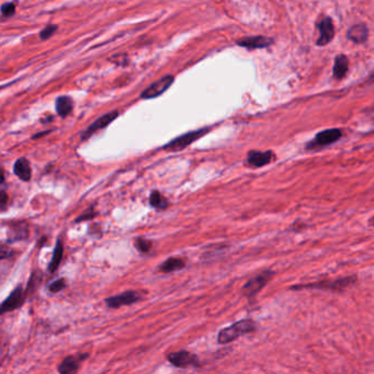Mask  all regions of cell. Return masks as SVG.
Returning <instances> with one entry per match:
<instances>
[{"label": "cell", "mask_w": 374, "mask_h": 374, "mask_svg": "<svg viewBox=\"0 0 374 374\" xmlns=\"http://www.w3.org/2000/svg\"><path fill=\"white\" fill-rule=\"evenodd\" d=\"M254 330H256L254 322H252V320H242L220 330L218 335V344H230L237 338L254 332Z\"/></svg>", "instance_id": "obj_1"}, {"label": "cell", "mask_w": 374, "mask_h": 374, "mask_svg": "<svg viewBox=\"0 0 374 374\" xmlns=\"http://www.w3.org/2000/svg\"><path fill=\"white\" fill-rule=\"evenodd\" d=\"M208 130H210L208 128H200V130H196V131H191V132L180 135L178 136V138L170 140L169 143H167L166 145H164L162 150H172V152L182 150L184 148H186V147H188L190 144L194 143V142L202 138L203 135H206L208 132Z\"/></svg>", "instance_id": "obj_2"}, {"label": "cell", "mask_w": 374, "mask_h": 374, "mask_svg": "<svg viewBox=\"0 0 374 374\" xmlns=\"http://www.w3.org/2000/svg\"><path fill=\"white\" fill-rule=\"evenodd\" d=\"M356 280L354 278H344V279H339L335 281H322L317 283H310V284L304 286H293V290H298V288H317V290H326V291H335L342 292L346 290L348 286H352Z\"/></svg>", "instance_id": "obj_3"}, {"label": "cell", "mask_w": 374, "mask_h": 374, "mask_svg": "<svg viewBox=\"0 0 374 374\" xmlns=\"http://www.w3.org/2000/svg\"><path fill=\"white\" fill-rule=\"evenodd\" d=\"M342 133L339 128L325 130V131H322L317 134L314 140L308 142V145H306V150H315L322 148V147H326L328 145L335 143V142H337L342 138Z\"/></svg>", "instance_id": "obj_4"}, {"label": "cell", "mask_w": 374, "mask_h": 374, "mask_svg": "<svg viewBox=\"0 0 374 374\" xmlns=\"http://www.w3.org/2000/svg\"><path fill=\"white\" fill-rule=\"evenodd\" d=\"M167 359L174 366L179 368V369L196 368L200 364V360L198 358V356L186 350H180L169 354L167 356Z\"/></svg>", "instance_id": "obj_5"}, {"label": "cell", "mask_w": 374, "mask_h": 374, "mask_svg": "<svg viewBox=\"0 0 374 374\" xmlns=\"http://www.w3.org/2000/svg\"><path fill=\"white\" fill-rule=\"evenodd\" d=\"M272 276H274V272L267 270L252 278V279L249 280L246 284L242 286V294L247 298L254 296L258 292L262 291L266 286V284L271 280Z\"/></svg>", "instance_id": "obj_6"}, {"label": "cell", "mask_w": 374, "mask_h": 374, "mask_svg": "<svg viewBox=\"0 0 374 374\" xmlns=\"http://www.w3.org/2000/svg\"><path fill=\"white\" fill-rule=\"evenodd\" d=\"M142 300V294L138 291H126L123 293L106 298L104 302L109 308H118L121 306L132 305Z\"/></svg>", "instance_id": "obj_7"}, {"label": "cell", "mask_w": 374, "mask_h": 374, "mask_svg": "<svg viewBox=\"0 0 374 374\" xmlns=\"http://www.w3.org/2000/svg\"><path fill=\"white\" fill-rule=\"evenodd\" d=\"M174 78L172 75H168L160 78V80H157L152 84H150V87H147L143 92L140 94V98L142 99H154L158 96L162 94L166 90L172 86L174 84Z\"/></svg>", "instance_id": "obj_8"}, {"label": "cell", "mask_w": 374, "mask_h": 374, "mask_svg": "<svg viewBox=\"0 0 374 374\" xmlns=\"http://www.w3.org/2000/svg\"><path fill=\"white\" fill-rule=\"evenodd\" d=\"M26 293H24V290H22L21 286H16L14 290L10 293V296L4 300L2 304V314L7 313V312L14 310L20 306L24 304V300H26Z\"/></svg>", "instance_id": "obj_9"}, {"label": "cell", "mask_w": 374, "mask_h": 374, "mask_svg": "<svg viewBox=\"0 0 374 374\" xmlns=\"http://www.w3.org/2000/svg\"><path fill=\"white\" fill-rule=\"evenodd\" d=\"M89 356L88 354H79L77 356H68L60 362L58 370L60 374L76 373L79 370L80 364Z\"/></svg>", "instance_id": "obj_10"}, {"label": "cell", "mask_w": 374, "mask_h": 374, "mask_svg": "<svg viewBox=\"0 0 374 374\" xmlns=\"http://www.w3.org/2000/svg\"><path fill=\"white\" fill-rule=\"evenodd\" d=\"M274 160V154L271 150L267 152H258L252 150L248 152L247 164L252 168H260L267 166Z\"/></svg>", "instance_id": "obj_11"}, {"label": "cell", "mask_w": 374, "mask_h": 374, "mask_svg": "<svg viewBox=\"0 0 374 374\" xmlns=\"http://www.w3.org/2000/svg\"><path fill=\"white\" fill-rule=\"evenodd\" d=\"M118 116V111H111L109 113H106V114H104L101 118H99L97 121H94L92 126H90L86 131L84 132L82 136V140H87L89 138L90 136H92V134L97 133L98 131H100V130L104 128L106 126H109V124L114 120V118H116Z\"/></svg>", "instance_id": "obj_12"}, {"label": "cell", "mask_w": 374, "mask_h": 374, "mask_svg": "<svg viewBox=\"0 0 374 374\" xmlns=\"http://www.w3.org/2000/svg\"><path fill=\"white\" fill-rule=\"evenodd\" d=\"M318 29L320 38L317 40V45H320V46H325V45L330 43L334 38V36H335V26H334L332 20L326 16V18H324L320 22Z\"/></svg>", "instance_id": "obj_13"}, {"label": "cell", "mask_w": 374, "mask_h": 374, "mask_svg": "<svg viewBox=\"0 0 374 374\" xmlns=\"http://www.w3.org/2000/svg\"><path fill=\"white\" fill-rule=\"evenodd\" d=\"M29 237V226L24 222H16L10 224L8 230V242L26 240Z\"/></svg>", "instance_id": "obj_14"}, {"label": "cell", "mask_w": 374, "mask_h": 374, "mask_svg": "<svg viewBox=\"0 0 374 374\" xmlns=\"http://www.w3.org/2000/svg\"><path fill=\"white\" fill-rule=\"evenodd\" d=\"M272 43H274V40L267 36H250L242 38L240 41H237V44L240 46L250 50L268 48Z\"/></svg>", "instance_id": "obj_15"}, {"label": "cell", "mask_w": 374, "mask_h": 374, "mask_svg": "<svg viewBox=\"0 0 374 374\" xmlns=\"http://www.w3.org/2000/svg\"><path fill=\"white\" fill-rule=\"evenodd\" d=\"M14 172L22 181H30L32 177V170L29 160L24 157L16 160L14 165Z\"/></svg>", "instance_id": "obj_16"}, {"label": "cell", "mask_w": 374, "mask_h": 374, "mask_svg": "<svg viewBox=\"0 0 374 374\" xmlns=\"http://www.w3.org/2000/svg\"><path fill=\"white\" fill-rule=\"evenodd\" d=\"M347 36L350 41H352L354 43L362 44L368 40V36H369V30H368L366 26L364 24H356L348 31Z\"/></svg>", "instance_id": "obj_17"}, {"label": "cell", "mask_w": 374, "mask_h": 374, "mask_svg": "<svg viewBox=\"0 0 374 374\" xmlns=\"http://www.w3.org/2000/svg\"><path fill=\"white\" fill-rule=\"evenodd\" d=\"M186 266V259L184 258H179V257H170L166 259L160 267H158V270L160 272H164V274H170V272L174 271H178L184 269Z\"/></svg>", "instance_id": "obj_18"}, {"label": "cell", "mask_w": 374, "mask_h": 374, "mask_svg": "<svg viewBox=\"0 0 374 374\" xmlns=\"http://www.w3.org/2000/svg\"><path fill=\"white\" fill-rule=\"evenodd\" d=\"M55 106L56 112H58L60 116L65 118L72 111L74 102L72 99L70 97H68V96H62V97H58L56 99Z\"/></svg>", "instance_id": "obj_19"}, {"label": "cell", "mask_w": 374, "mask_h": 374, "mask_svg": "<svg viewBox=\"0 0 374 374\" xmlns=\"http://www.w3.org/2000/svg\"><path fill=\"white\" fill-rule=\"evenodd\" d=\"M63 256H64V245H63V242L58 240L54 248L52 260H50V262L48 264L50 272H55L56 270H58V268L60 267V264L62 262V259H63Z\"/></svg>", "instance_id": "obj_20"}, {"label": "cell", "mask_w": 374, "mask_h": 374, "mask_svg": "<svg viewBox=\"0 0 374 374\" xmlns=\"http://www.w3.org/2000/svg\"><path fill=\"white\" fill-rule=\"evenodd\" d=\"M348 67H349V63H348L347 56H344V55L337 56L336 60H335V65H334V77L338 79V80L342 79L348 72Z\"/></svg>", "instance_id": "obj_21"}, {"label": "cell", "mask_w": 374, "mask_h": 374, "mask_svg": "<svg viewBox=\"0 0 374 374\" xmlns=\"http://www.w3.org/2000/svg\"><path fill=\"white\" fill-rule=\"evenodd\" d=\"M150 204L158 210H166L169 206V202L158 190H152L150 196Z\"/></svg>", "instance_id": "obj_22"}, {"label": "cell", "mask_w": 374, "mask_h": 374, "mask_svg": "<svg viewBox=\"0 0 374 374\" xmlns=\"http://www.w3.org/2000/svg\"><path fill=\"white\" fill-rule=\"evenodd\" d=\"M134 246L140 254H150L152 249V242L148 240H145V238L140 237L135 240Z\"/></svg>", "instance_id": "obj_23"}, {"label": "cell", "mask_w": 374, "mask_h": 374, "mask_svg": "<svg viewBox=\"0 0 374 374\" xmlns=\"http://www.w3.org/2000/svg\"><path fill=\"white\" fill-rule=\"evenodd\" d=\"M65 288H66V280L64 279V278H60V279H58L50 283L48 288L50 293H58L62 290H64Z\"/></svg>", "instance_id": "obj_24"}, {"label": "cell", "mask_w": 374, "mask_h": 374, "mask_svg": "<svg viewBox=\"0 0 374 374\" xmlns=\"http://www.w3.org/2000/svg\"><path fill=\"white\" fill-rule=\"evenodd\" d=\"M16 12V6L12 2H7L2 6V14L4 18H9Z\"/></svg>", "instance_id": "obj_25"}, {"label": "cell", "mask_w": 374, "mask_h": 374, "mask_svg": "<svg viewBox=\"0 0 374 374\" xmlns=\"http://www.w3.org/2000/svg\"><path fill=\"white\" fill-rule=\"evenodd\" d=\"M58 30V26H48L40 32V38L42 40H48L50 36H52L53 34Z\"/></svg>", "instance_id": "obj_26"}, {"label": "cell", "mask_w": 374, "mask_h": 374, "mask_svg": "<svg viewBox=\"0 0 374 374\" xmlns=\"http://www.w3.org/2000/svg\"><path fill=\"white\" fill-rule=\"evenodd\" d=\"M96 215H97V213L94 212V208L92 206V208H89V210H87L86 212H84V213L80 215V216H79V218L76 220V222L78 223V222H84V220H92V218L96 216Z\"/></svg>", "instance_id": "obj_27"}, {"label": "cell", "mask_w": 374, "mask_h": 374, "mask_svg": "<svg viewBox=\"0 0 374 374\" xmlns=\"http://www.w3.org/2000/svg\"><path fill=\"white\" fill-rule=\"evenodd\" d=\"M14 249L9 248L6 244H2V259H6V258H9L11 256H14Z\"/></svg>", "instance_id": "obj_28"}, {"label": "cell", "mask_w": 374, "mask_h": 374, "mask_svg": "<svg viewBox=\"0 0 374 374\" xmlns=\"http://www.w3.org/2000/svg\"><path fill=\"white\" fill-rule=\"evenodd\" d=\"M9 196L7 194V192L4 190H2V194H0V208H2V211H4L6 208H7V203H8Z\"/></svg>", "instance_id": "obj_29"}, {"label": "cell", "mask_w": 374, "mask_h": 374, "mask_svg": "<svg viewBox=\"0 0 374 374\" xmlns=\"http://www.w3.org/2000/svg\"><path fill=\"white\" fill-rule=\"evenodd\" d=\"M48 132H41V133H40V134H36V135H34L33 136V138H40V136H42V135H45V134H48Z\"/></svg>", "instance_id": "obj_30"}, {"label": "cell", "mask_w": 374, "mask_h": 374, "mask_svg": "<svg viewBox=\"0 0 374 374\" xmlns=\"http://www.w3.org/2000/svg\"><path fill=\"white\" fill-rule=\"evenodd\" d=\"M373 226H374V218H373Z\"/></svg>", "instance_id": "obj_31"}, {"label": "cell", "mask_w": 374, "mask_h": 374, "mask_svg": "<svg viewBox=\"0 0 374 374\" xmlns=\"http://www.w3.org/2000/svg\"><path fill=\"white\" fill-rule=\"evenodd\" d=\"M372 78H373V79H374V75H373V76H372Z\"/></svg>", "instance_id": "obj_32"}]
</instances>
